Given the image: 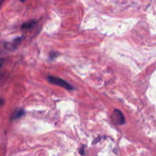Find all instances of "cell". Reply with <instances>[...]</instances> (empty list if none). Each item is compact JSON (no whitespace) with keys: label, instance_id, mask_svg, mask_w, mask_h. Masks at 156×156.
Wrapping results in <instances>:
<instances>
[{"label":"cell","instance_id":"cell-9","mask_svg":"<svg viewBox=\"0 0 156 156\" xmlns=\"http://www.w3.org/2000/svg\"><path fill=\"white\" fill-rule=\"evenodd\" d=\"M101 139V137H98V138H97V139H96V140H94V141H93L92 144L94 145V144H96V143H98L99 141H100Z\"/></svg>","mask_w":156,"mask_h":156},{"label":"cell","instance_id":"cell-12","mask_svg":"<svg viewBox=\"0 0 156 156\" xmlns=\"http://www.w3.org/2000/svg\"><path fill=\"white\" fill-rule=\"evenodd\" d=\"M26 1H27V0H20V2H25Z\"/></svg>","mask_w":156,"mask_h":156},{"label":"cell","instance_id":"cell-11","mask_svg":"<svg viewBox=\"0 0 156 156\" xmlns=\"http://www.w3.org/2000/svg\"><path fill=\"white\" fill-rule=\"evenodd\" d=\"M4 1H5V0H0V8H1L3 2H4Z\"/></svg>","mask_w":156,"mask_h":156},{"label":"cell","instance_id":"cell-3","mask_svg":"<svg viewBox=\"0 0 156 156\" xmlns=\"http://www.w3.org/2000/svg\"><path fill=\"white\" fill-rule=\"evenodd\" d=\"M114 114L117 117V123L120 125H123L125 123V118L123 113L118 109H115L114 111Z\"/></svg>","mask_w":156,"mask_h":156},{"label":"cell","instance_id":"cell-1","mask_svg":"<svg viewBox=\"0 0 156 156\" xmlns=\"http://www.w3.org/2000/svg\"><path fill=\"white\" fill-rule=\"evenodd\" d=\"M47 80H48L49 82L53 84V85H58V86L62 87V88H66V89L69 90V91H72V90L74 89V88L70 84H69L68 82H66L63 79H60V78L55 77V76H49L47 77Z\"/></svg>","mask_w":156,"mask_h":156},{"label":"cell","instance_id":"cell-6","mask_svg":"<svg viewBox=\"0 0 156 156\" xmlns=\"http://www.w3.org/2000/svg\"><path fill=\"white\" fill-rule=\"evenodd\" d=\"M58 55H59V53H54V52H52V53H50V59L53 60V59H54L55 58L57 57Z\"/></svg>","mask_w":156,"mask_h":156},{"label":"cell","instance_id":"cell-7","mask_svg":"<svg viewBox=\"0 0 156 156\" xmlns=\"http://www.w3.org/2000/svg\"><path fill=\"white\" fill-rule=\"evenodd\" d=\"M79 153H80L81 155L82 156L85 155V149H84V146H82V148L79 149Z\"/></svg>","mask_w":156,"mask_h":156},{"label":"cell","instance_id":"cell-8","mask_svg":"<svg viewBox=\"0 0 156 156\" xmlns=\"http://www.w3.org/2000/svg\"><path fill=\"white\" fill-rule=\"evenodd\" d=\"M4 63H5V59L1 58V59H0V69L2 67V66L4 65Z\"/></svg>","mask_w":156,"mask_h":156},{"label":"cell","instance_id":"cell-10","mask_svg":"<svg viewBox=\"0 0 156 156\" xmlns=\"http://www.w3.org/2000/svg\"><path fill=\"white\" fill-rule=\"evenodd\" d=\"M4 105V100L0 98V106H2V105Z\"/></svg>","mask_w":156,"mask_h":156},{"label":"cell","instance_id":"cell-4","mask_svg":"<svg viewBox=\"0 0 156 156\" xmlns=\"http://www.w3.org/2000/svg\"><path fill=\"white\" fill-rule=\"evenodd\" d=\"M24 110L23 108H20V109H17L16 111H15V112L12 114V117H11V120H18V119L21 118V117L24 115Z\"/></svg>","mask_w":156,"mask_h":156},{"label":"cell","instance_id":"cell-13","mask_svg":"<svg viewBox=\"0 0 156 156\" xmlns=\"http://www.w3.org/2000/svg\"><path fill=\"white\" fill-rule=\"evenodd\" d=\"M0 78H1V74H0Z\"/></svg>","mask_w":156,"mask_h":156},{"label":"cell","instance_id":"cell-2","mask_svg":"<svg viewBox=\"0 0 156 156\" xmlns=\"http://www.w3.org/2000/svg\"><path fill=\"white\" fill-rule=\"evenodd\" d=\"M23 39H24V37H17L16 39L14 40L12 44H10V43H5V48L8 49V50H13V49L17 48V47L21 44V42L22 41Z\"/></svg>","mask_w":156,"mask_h":156},{"label":"cell","instance_id":"cell-5","mask_svg":"<svg viewBox=\"0 0 156 156\" xmlns=\"http://www.w3.org/2000/svg\"><path fill=\"white\" fill-rule=\"evenodd\" d=\"M37 24V20H30V21L24 23V24L21 25V29H23V30H25V29H31L33 28Z\"/></svg>","mask_w":156,"mask_h":156}]
</instances>
